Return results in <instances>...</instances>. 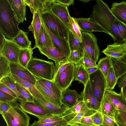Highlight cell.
I'll use <instances>...</instances> for the list:
<instances>
[{
	"mask_svg": "<svg viewBox=\"0 0 126 126\" xmlns=\"http://www.w3.org/2000/svg\"><path fill=\"white\" fill-rule=\"evenodd\" d=\"M13 101H0V112L1 114L6 113L8 111Z\"/></svg>",
	"mask_w": 126,
	"mask_h": 126,
	"instance_id": "cell-52",
	"label": "cell"
},
{
	"mask_svg": "<svg viewBox=\"0 0 126 126\" xmlns=\"http://www.w3.org/2000/svg\"><path fill=\"white\" fill-rule=\"evenodd\" d=\"M17 98L0 90V101H12Z\"/></svg>",
	"mask_w": 126,
	"mask_h": 126,
	"instance_id": "cell-51",
	"label": "cell"
},
{
	"mask_svg": "<svg viewBox=\"0 0 126 126\" xmlns=\"http://www.w3.org/2000/svg\"><path fill=\"white\" fill-rule=\"evenodd\" d=\"M0 82L4 84L15 93L19 99L27 101L26 99L17 90L10 77H7L4 78L0 81Z\"/></svg>",
	"mask_w": 126,
	"mask_h": 126,
	"instance_id": "cell-40",
	"label": "cell"
},
{
	"mask_svg": "<svg viewBox=\"0 0 126 126\" xmlns=\"http://www.w3.org/2000/svg\"><path fill=\"white\" fill-rule=\"evenodd\" d=\"M86 69L97 66L96 63L90 59L83 57L80 61V63Z\"/></svg>",
	"mask_w": 126,
	"mask_h": 126,
	"instance_id": "cell-50",
	"label": "cell"
},
{
	"mask_svg": "<svg viewBox=\"0 0 126 126\" xmlns=\"http://www.w3.org/2000/svg\"><path fill=\"white\" fill-rule=\"evenodd\" d=\"M19 23L26 20V5L24 0H8Z\"/></svg>",
	"mask_w": 126,
	"mask_h": 126,
	"instance_id": "cell-22",
	"label": "cell"
},
{
	"mask_svg": "<svg viewBox=\"0 0 126 126\" xmlns=\"http://www.w3.org/2000/svg\"><path fill=\"white\" fill-rule=\"evenodd\" d=\"M104 95L112 103L116 109L126 110V101L121 94L111 90H106Z\"/></svg>",
	"mask_w": 126,
	"mask_h": 126,
	"instance_id": "cell-19",
	"label": "cell"
},
{
	"mask_svg": "<svg viewBox=\"0 0 126 126\" xmlns=\"http://www.w3.org/2000/svg\"><path fill=\"white\" fill-rule=\"evenodd\" d=\"M21 48L12 40L4 37L0 46V54L6 58L10 63H19L18 54Z\"/></svg>",
	"mask_w": 126,
	"mask_h": 126,
	"instance_id": "cell-8",
	"label": "cell"
},
{
	"mask_svg": "<svg viewBox=\"0 0 126 126\" xmlns=\"http://www.w3.org/2000/svg\"><path fill=\"white\" fill-rule=\"evenodd\" d=\"M91 115H88L83 117L72 126H97L93 122L90 117Z\"/></svg>",
	"mask_w": 126,
	"mask_h": 126,
	"instance_id": "cell-45",
	"label": "cell"
},
{
	"mask_svg": "<svg viewBox=\"0 0 126 126\" xmlns=\"http://www.w3.org/2000/svg\"><path fill=\"white\" fill-rule=\"evenodd\" d=\"M115 110L113 105L104 95L98 111L106 115L114 117Z\"/></svg>",
	"mask_w": 126,
	"mask_h": 126,
	"instance_id": "cell-33",
	"label": "cell"
},
{
	"mask_svg": "<svg viewBox=\"0 0 126 126\" xmlns=\"http://www.w3.org/2000/svg\"><path fill=\"white\" fill-rule=\"evenodd\" d=\"M118 80L111 66L109 71L106 79V90H112L117 83Z\"/></svg>",
	"mask_w": 126,
	"mask_h": 126,
	"instance_id": "cell-37",
	"label": "cell"
},
{
	"mask_svg": "<svg viewBox=\"0 0 126 126\" xmlns=\"http://www.w3.org/2000/svg\"><path fill=\"white\" fill-rule=\"evenodd\" d=\"M40 52L48 59L54 62L56 71L60 66L67 63L68 57L56 47L48 48H38Z\"/></svg>",
	"mask_w": 126,
	"mask_h": 126,
	"instance_id": "cell-11",
	"label": "cell"
},
{
	"mask_svg": "<svg viewBox=\"0 0 126 126\" xmlns=\"http://www.w3.org/2000/svg\"><path fill=\"white\" fill-rule=\"evenodd\" d=\"M28 32L20 30L18 33L12 40L21 48H31L32 41L29 39Z\"/></svg>",
	"mask_w": 126,
	"mask_h": 126,
	"instance_id": "cell-31",
	"label": "cell"
},
{
	"mask_svg": "<svg viewBox=\"0 0 126 126\" xmlns=\"http://www.w3.org/2000/svg\"><path fill=\"white\" fill-rule=\"evenodd\" d=\"M10 77L15 86L17 90L26 99L27 101L31 102H34L33 96L30 92L14 79L11 77Z\"/></svg>",
	"mask_w": 126,
	"mask_h": 126,
	"instance_id": "cell-39",
	"label": "cell"
},
{
	"mask_svg": "<svg viewBox=\"0 0 126 126\" xmlns=\"http://www.w3.org/2000/svg\"><path fill=\"white\" fill-rule=\"evenodd\" d=\"M24 1L32 14L36 12L42 14L51 11L52 6L56 2L54 0H24Z\"/></svg>",
	"mask_w": 126,
	"mask_h": 126,
	"instance_id": "cell-13",
	"label": "cell"
},
{
	"mask_svg": "<svg viewBox=\"0 0 126 126\" xmlns=\"http://www.w3.org/2000/svg\"><path fill=\"white\" fill-rule=\"evenodd\" d=\"M89 74L90 75L96 71L98 69L97 66L86 69Z\"/></svg>",
	"mask_w": 126,
	"mask_h": 126,
	"instance_id": "cell-57",
	"label": "cell"
},
{
	"mask_svg": "<svg viewBox=\"0 0 126 126\" xmlns=\"http://www.w3.org/2000/svg\"><path fill=\"white\" fill-rule=\"evenodd\" d=\"M39 80L49 89L56 96L62 101V92L53 81L44 79Z\"/></svg>",
	"mask_w": 126,
	"mask_h": 126,
	"instance_id": "cell-38",
	"label": "cell"
},
{
	"mask_svg": "<svg viewBox=\"0 0 126 126\" xmlns=\"http://www.w3.org/2000/svg\"><path fill=\"white\" fill-rule=\"evenodd\" d=\"M41 21L55 47L68 57L71 52L68 42L64 39L57 37L53 34L47 28L42 20Z\"/></svg>",
	"mask_w": 126,
	"mask_h": 126,
	"instance_id": "cell-24",
	"label": "cell"
},
{
	"mask_svg": "<svg viewBox=\"0 0 126 126\" xmlns=\"http://www.w3.org/2000/svg\"><path fill=\"white\" fill-rule=\"evenodd\" d=\"M19 23L8 0H0V32L12 40L20 31Z\"/></svg>",
	"mask_w": 126,
	"mask_h": 126,
	"instance_id": "cell-2",
	"label": "cell"
},
{
	"mask_svg": "<svg viewBox=\"0 0 126 126\" xmlns=\"http://www.w3.org/2000/svg\"><path fill=\"white\" fill-rule=\"evenodd\" d=\"M102 52L106 56L116 59L122 58L126 55V47L125 43H114L112 44L108 45Z\"/></svg>",
	"mask_w": 126,
	"mask_h": 126,
	"instance_id": "cell-17",
	"label": "cell"
},
{
	"mask_svg": "<svg viewBox=\"0 0 126 126\" xmlns=\"http://www.w3.org/2000/svg\"><path fill=\"white\" fill-rule=\"evenodd\" d=\"M55 1L68 7L69 6L73 5L74 3L73 0H54Z\"/></svg>",
	"mask_w": 126,
	"mask_h": 126,
	"instance_id": "cell-55",
	"label": "cell"
},
{
	"mask_svg": "<svg viewBox=\"0 0 126 126\" xmlns=\"http://www.w3.org/2000/svg\"><path fill=\"white\" fill-rule=\"evenodd\" d=\"M126 101V86L124 87L121 88L120 92Z\"/></svg>",
	"mask_w": 126,
	"mask_h": 126,
	"instance_id": "cell-58",
	"label": "cell"
},
{
	"mask_svg": "<svg viewBox=\"0 0 126 126\" xmlns=\"http://www.w3.org/2000/svg\"><path fill=\"white\" fill-rule=\"evenodd\" d=\"M5 37L2 33L0 32V46H1L2 44L3 39L4 37Z\"/></svg>",
	"mask_w": 126,
	"mask_h": 126,
	"instance_id": "cell-59",
	"label": "cell"
},
{
	"mask_svg": "<svg viewBox=\"0 0 126 126\" xmlns=\"http://www.w3.org/2000/svg\"><path fill=\"white\" fill-rule=\"evenodd\" d=\"M114 118L119 126H126V110L116 109Z\"/></svg>",
	"mask_w": 126,
	"mask_h": 126,
	"instance_id": "cell-42",
	"label": "cell"
},
{
	"mask_svg": "<svg viewBox=\"0 0 126 126\" xmlns=\"http://www.w3.org/2000/svg\"><path fill=\"white\" fill-rule=\"evenodd\" d=\"M82 47L83 57L88 58L96 63L100 54L96 37L92 32H82Z\"/></svg>",
	"mask_w": 126,
	"mask_h": 126,
	"instance_id": "cell-6",
	"label": "cell"
},
{
	"mask_svg": "<svg viewBox=\"0 0 126 126\" xmlns=\"http://www.w3.org/2000/svg\"><path fill=\"white\" fill-rule=\"evenodd\" d=\"M76 21L83 32H101L107 34V32L99 25L90 21L89 17L75 18Z\"/></svg>",
	"mask_w": 126,
	"mask_h": 126,
	"instance_id": "cell-20",
	"label": "cell"
},
{
	"mask_svg": "<svg viewBox=\"0 0 126 126\" xmlns=\"http://www.w3.org/2000/svg\"><path fill=\"white\" fill-rule=\"evenodd\" d=\"M80 94V98L84 101L89 108L95 111L99 110L101 103L97 101L93 94L89 80L84 86L83 90Z\"/></svg>",
	"mask_w": 126,
	"mask_h": 126,
	"instance_id": "cell-12",
	"label": "cell"
},
{
	"mask_svg": "<svg viewBox=\"0 0 126 126\" xmlns=\"http://www.w3.org/2000/svg\"><path fill=\"white\" fill-rule=\"evenodd\" d=\"M10 77L20 84L27 89L31 93L33 97L37 98L44 97L35 86L27 81L22 80L13 74H11Z\"/></svg>",
	"mask_w": 126,
	"mask_h": 126,
	"instance_id": "cell-30",
	"label": "cell"
},
{
	"mask_svg": "<svg viewBox=\"0 0 126 126\" xmlns=\"http://www.w3.org/2000/svg\"><path fill=\"white\" fill-rule=\"evenodd\" d=\"M10 63L6 58L0 54V81L5 77L10 76Z\"/></svg>",
	"mask_w": 126,
	"mask_h": 126,
	"instance_id": "cell-35",
	"label": "cell"
},
{
	"mask_svg": "<svg viewBox=\"0 0 126 126\" xmlns=\"http://www.w3.org/2000/svg\"><path fill=\"white\" fill-rule=\"evenodd\" d=\"M93 123L97 126H100L102 124L103 118L102 113L96 111L90 116Z\"/></svg>",
	"mask_w": 126,
	"mask_h": 126,
	"instance_id": "cell-47",
	"label": "cell"
},
{
	"mask_svg": "<svg viewBox=\"0 0 126 126\" xmlns=\"http://www.w3.org/2000/svg\"><path fill=\"white\" fill-rule=\"evenodd\" d=\"M70 63H67L63 65L60 66L56 71L55 75L54 78L55 77H57L60 73L64 71L67 67L69 65Z\"/></svg>",
	"mask_w": 126,
	"mask_h": 126,
	"instance_id": "cell-56",
	"label": "cell"
},
{
	"mask_svg": "<svg viewBox=\"0 0 126 126\" xmlns=\"http://www.w3.org/2000/svg\"><path fill=\"white\" fill-rule=\"evenodd\" d=\"M118 79L117 84L118 87L121 88L126 86V72Z\"/></svg>",
	"mask_w": 126,
	"mask_h": 126,
	"instance_id": "cell-54",
	"label": "cell"
},
{
	"mask_svg": "<svg viewBox=\"0 0 126 126\" xmlns=\"http://www.w3.org/2000/svg\"><path fill=\"white\" fill-rule=\"evenodd\" d=\"M114 24L123 40L125 42L126 41V25L117 18Z\"/></svg>",
	"mask_w": 126,
	"mask_h": 126,
	"instance_id": "cell-43",
	"label": "cell"
},
{
	"mask_svg": "<svg viewBox=\"0 0 126 126\" xmlns=\"http://www.w3.org/2000/svg\"><path fill=\"white\" fill-rule=\"evenodd\" d=\"M98 69H100L106 79L109 71L111 67L110 57L106 56L100 59L97 64Z\"/></svg>",
	"mask_w": 126,
	"mask_h": 126,
	"instance_id": "cell-36",
	"label": "cell"
},
{
	"mask_svg": "<svg viewBox=\"0 0 126 126\" xmlns=\"http://www.w3.org/2000/svg\"><path fill=\"white\" fill-rule=\"evenodd\" d=\"M70 30L79 38L82 42L83 32L76 21L75 18L73 17H71V26Z\"/></svg>",
	"mask_w": 126,
	"mask_h": 126,
	"instance_id": "cell-44",
	"label": "cell"
},
{
	"mask_svg": "<svg viewBox=\"0 0 126 126\" xmlns=\"http://www.w3.org/2000/svg\"><path fill=\"white\" fill-rule=\"evenodd\" d=\"M33 48H20L18 56L19 63L27 68L28 64L32 58Z\"/></svg>",
	"mask_w": 126,
	"mask_h": 126,
	"instance_id": "cell-32",
	"label": "cell"
},
{
	"mask_svg": "<svg viewBox=\"0 0 126 126\" xmlns=\"http://www.w3.org/2000/svg\"><path fill=\"white\" fill-rule=\"evenodd\" d=\"M63 119L61 115H53L51 116L42 119H39L37 121L41 123L54 122Z\"/></svg>",
	"mask_w": 126,
	"mask_h": 126,
	"instance_id": "cell-49",
	"label": "cell"
},
{
	"mask_svg": "<svg viewBox=\"0 0 126 126\" xmlns=\"http://www.w3.org/2000/svg\"><path fill=\"white\" fill-rule=\"evenodd\" d=\"M67 8L56 2L52 6L51 11L58 17L70 30L71 17L70 16Z\"/></svg>",
	"mask_w": 126,
	"mask_h": 126,
	"instance_id": "cell-15",
	"label": "cell"
},
{
	"mask_svg": "<svg viewBox=\"0 0 126 126\" xmlns=\"http://www.w3.org/2000/svg\"><path fill=\"white\" fill-rule=\"evenodd\" d=\"M80 1H81L83 3H87L88 2H89L90 1H91V0H80Z\"/></svg>",
	"mask_w": 126,
	"mask_h": 126,
	"instance_id": "cell-60",
	"label": "cell"
},
{
	"mask_svg": "<svg viewBox=\"0 0 126 126\" xmlns=\"http://www.w3.org/2000/svg\"><path fill=\"white\" fill-rule=\"evenodd\" d=\"M67 124L66 122L63 119L61 120L52 122L41 123L35 120L30 126H62Z\"/></svg>",
	"mask_w": 126,
	"mask_h": 126,
	"instance_id": "cell-46",
	"label": "cell"
},
{
	"mask_svg": "<svg viewBox=\"0 0 126 126\" xmlns=\"http://www.w3.org/2000/svg\"><path fill=\"white\" fill-rule=\"evenodd\" d=\"M89 79V75L86 69L82 64L75 65L74 69V80L85 86Z\"/></svg>",
	"mask_w": 126,
	"mask_h": 126,
	"instance_id": "cell-28",
	"label": "cell"
},
{
	"mask_svg": "<svg viewBox=\"0 0 126 126\" xmlns=\"http://www.w3.org/2000/svg\"><path fill=\"white\" fill-rule=\"evenodd\" d=\"M89 18L90 21L99 25L105 30L112 37L114 43H125L114 24L116 18L107 3L101 0H96Z\"/></svg>",
	"mask_w": 126,
	"mask_h": 126,
	"instance_id": "cell-1",
	"label": "cell"
},
{
	"mask_svg": "<svg viewBox=\"0 0 126 126\" xmlns=\"http://www.w3.org/2000/svg\"><path fill=\"white\" fill-rule=\"evenodd\" d=\"M0 90L10 94L16 98H18L17 96L15 93L4 84L0 82Z\"/></svg>",
	"mask_w": 126,
	"mask_h": 126,
	"instance_id": "cell-53",
	"label": "cell"
},
{
	"mask_svg": "<svg viewBox=\"0 0 126 126\" xmlns=\"http://www.w3.org/2000/svg\"><path fill=\"white\" fill-rule=\"evenodd\" d=\"M33 99L34 103L55 115H61L68 107L64 104L62 107H58L49 102L44 97L37 98L33 97Z\"/></svg>",
	"mask_w": 126,
	"mask_h": 126,
	"instance_id": "cell-18",
	"label": "cell"
},
{
	"mask_svg": "<svg viewBox=\"0 0 126 126\" xmlns=\"http://www.w3.org/2000/svg\"><path fill=\"white\" fill-rule=\"evenodd\" d=\"M10 66L11 74L35 86L37 79L27 68L19 63H10Z\"/></svg>",
	"mask_w": 126,
	"mask_h": 126,
	"instance_id": "cell-14",
	"label": "cell"
},
{
	"mask_svg": "<svg viewBox=\"0 0 126 126\" xmlns=\"http://www.w3.org/2000/svg\"><path fill=\"white\" fill-rule=\"evenodd\" d=\"M75 65L70 63L64 71L54 79L53 81L62 92L68 88L74 80Z\"/></svg>",
	"mask_w": 126,
	"mask_h": 126,
	"instance_id": "cell-9",
	"label": "cell"
},
{
	"mask_svg": "<svg viewBox=\"0 0 126 126\" xmlns=\"http://www.w3.org/2000/svg\"><path fill=\"white\" fill-rule=\"evenodd\" d=\"M33 14L32 21L31 25L28 28L29 31L32 32L36 43L39 31L42 25V22L40 14L39 12H34Z\"/></svg>",
	"mask_w": 126,
	"mask_h": 126,
	"instance_id": "cell-29",
	"label": "cell"
},
{
	"mask_svg": "<svg viewBox=\"0 0 126 126\" xmlns=\"http://www.w3.org/2000/svg\"><path fill=\"white\" fill-rule=\"evenodd\" d=\"M55 47L53 42L42 22L37 42L33 49L36 48H48Z\"/></svg>",
	"mask_w": 126,
	"mask_h": 126,
	"instance_id": "cell-21",
	"label": "cell"
},
{
	"mask_svg": "<svg viewBox=\"0 0 126 126\" xmlns=\"http://www.w3.org/2000/svg\"><path fill=\"white\" fill-rule=\"evenodd\" d=\"M83 57V53L77 50H74L70 52L68 57V63H72L75 65L80 63L81 59Z\"/></svg>",
	"mask_w": 126,
	"mask_h": 126,
	"instance_id": "cell-41",
	"label": "cell"
},
{
	"mask_svg": "<svg viewBox=\"0 0 126 126\" xmlns=\"http://www.w3.org/2000/svg\"><path fill=\"white\" fill-rule=\"evenodd\" d=\"M27 68L37 80L44 79L53 81L56 71L52 62L32 57Z\"/></svg>",
	"mask_w": 126,
	"mask_h": 126,
	"instance_id": "cell-3",
	"label": "cell"
},
{
	"mask_svg": "<svg viewBox=\"0 0 126 126\" xmlns=\"http://www.w3.org/2000/svg\"><path fill=\"white\" fill-rule=\"evenodd\" d=\"M62 126H71L66 124V125H63Z\"/></svg>",
	"mask_w": 126,
	"mask_h": 126,
	"instance_id": "cell-61",
	"label": "cell"
},
{
	"mask_svg": "<svg viewBox=\"0 0 126 126\" xmlns=\"http://www.w3.org/2000/svg\"><path fill=\"white\" fill-rule=\"evenodd\" d=\"M81 98L75 105L71 107H68L61 114L63 119L67 123L73 119L80 111L84 104Z\"/></svg>",
	"mask_w": 126,
	"mask_h": 126,
	"instance_id": "cell-27",
	"label": "cell"
},
{
	"mask_svg": "<svg viewBox=\"0 0 126 126\" xmlns=\"http://www.w3.org/2000/svg\"><path fill=\"white\" fill-rule=\"evenodd\" d=\"M17 98L13 101L8 111L1 114L7 126H29L30 118L22 109L17 102Z\"/></svg>",
	"mask_w": 126,
	"mask_h": 126,
	"instance_id": "cell-4",
	"label": "cell"
},
{
	"mask_svg": "<svg viewBox=\"0 0 126 126\" xmlns=\"http://www.w3.org/2000/svg\"><path fill=\"white\" fill-rule=\"evenodd\" d=\"M125 46L126 47V41L125 42Z\"/></svg>",
	"mask_w": 126,
	"mask_h": 126,
	"instance_id": "cell-62",
	"label": "cell"
},
{
	"mask_svg": "<svg viewBox=\"0 0 126 126\" xmlns=\"http://www.w3.org/2000/svg\"><path fill=\"white\" fill-rule=\"evenodd\" d=\"M35 86L47 100L60 107L63 105L61 100L56 96L47 86L39 80H37Z\"/></svg>",
	"mask_w": 126,
	"mask_h": 126,
	"instance_id": "cell-16",
	"label": "cell"
},
{
	"mask_svg": "<svg viewBox=\"0 0 126 126\" xmlns=\"http://www.w3.org/2000/svg\"><path fill=\"white\" fill-rule=\"evenodd\" d=\"M17 99L19 102L20 107L24 111L34 116L39 119L45 118L55 115L34 102L23 101L18 98Z\"/></svg>",
	"mask_w": 126,
	"mask_h": 126,
	"instance_id": "cell-10",
	"label": "cell"
},
{
	"mask_svg": "<svg viewBox=\"0 0 126 126\" xmlns=\"http://www.w3.org/2000/svg\"><path fill=\"white\" fill-rule=\"evenodd\" d=\"M68 42L70 51L77 50L83 53L82 42L70 30L68 32Z\"/></svg>",
	"mask_w": 126,
	"mask_h": 126,
	"instance_id": "cell-34",
	"label": "cell"
},
{
	"mask_svg": "<svg viewBox=\"0 0 126 126\" xmlns=\"http://www.w3.org/2000/svg\"><path fill=\"white\" fill-rule=\"evenodd\" d=\"M43 23L53 34L68 41L69 30L61 20L51 11L40 14Z\"/></svg>",
	"mask_w": 126,
	"mask_h": 126,
	"instance_id": "cell-5",
	"label": "cell"
},
{
	"mask_svg": "<svg viewBox=\"0 0 126 126\" xmlns=\"http://www.w3.org/2000/svg\"><path fill=\"white\" fill-rule=\"evenodd\" d=\"M89 80L93 94L97 101L101 103L106 89L105 78L99 69L89 75Z\"/></svg>",
	"mask_w": 126,
	"mask_h": 126,
	"instance_id": "cell-7",
	"label": "cell"
},
{
	"mask_svg": "<svg viewBox=\"0 0 126 126\" xmlns=\"http://www.w3.org/2000/svg\"><path fill=\"white\" fill-rule=\"evenodd\" d=\"M111 66L116 77L119 79L126 72V55L116 59L111 57Z\"/></svg>",
	"mask_w": 126,
	"mask_h": 126,
	"instance_id": "cell-26",
	"label": "cell"
},
{
	"mask_svg": "<svg viewBox=\"0 0 126 126\" xmlns=\"http://www.w3.org/2000/svg\"><path fill=\"white\" fill-rule=\"evenodd\" d=\"M102 115L103 121L102 124L100 126H119L116 121L114 117L103 114Z\"/></svg>",
	"mask_w": 126,
	"mask_h": 126,
	"instance_id": "cell-48",
	"label": "cell"
},
{
	"mask_svg": "<svg viewBox=\"0 0 126 126\" xmlns=\"http://www.w3.org/2000/svg\"><path fill=\"white\" fill-rule=\"evenodd\" d=\"M81 97L75 90L68 88L62 92V101L69 107H71L76 104L79 101Z\"/></svg>",
	"mask_w": 126,
	"mask_h": 126,
	"instance_id": "cell-23",
	"label": "cell"
},
{
	"mask_svg": "<svg viewBox=\"0 0 126 126\" xmlns=\"http://www.w3.org/2000/svg\"><path fill=\"white\" fill-rule=\"evenodd\" d=\"M110 10L117 19L126 25V1L113 2Z\"/></svg>",
	"mask_w": 126,
	"mask_h": 126,
	"instance_id": "cell-25",
	"label": "cell"
}]
</instances>
